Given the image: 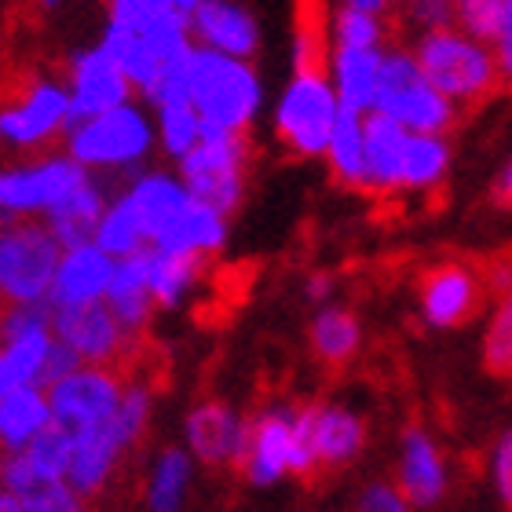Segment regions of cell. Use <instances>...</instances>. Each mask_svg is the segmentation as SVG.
<instances>
[{"label":"cell","instance_id":"obj_7","mask_svg":"<svg viewBox=\"0 0 512 512\" xmlns=\"http://www.w3.org/2000/svg\"><path fill=\"white\" fill-rule=\"evenodd\" d=\"M74 125L70 92L59 77H30L0 99V147L11 154H41Z\"/></svg>","mask_w":512,"mask_h":512},{"label":"cell","instance_id":"obj_18","mask_svg":"<svg viewBox=\"0 0 512 512\" xmlns=\"http://www.w3.org/2000/svg\"><path fill=\"white\" fill-rule=\"evenodd\" d=\"M191 37L198 48L235 59H256L264 48V26L246 0H198L191 15Z\"/></svg>","mask_w":512,"mask_h":512},{"label":"cell","instance_id":"obj_13","mask_svg":"<svg viewBox=\"0 0 512 512\" xmlns=\"http://www.w3.org/2000/svg\"><path fill=\"white\" fill-rule=\"evenodd\" d=\"M180 436V447L198 465H205V469H227V465H238L242 454H246L249 417L235 403H227V399H205V403H194L183 414Z\"/></svg>","mask_w":512,"mask_h":512},{"label":"cell","instance_id":"obj_57","mask_svg":"<svg viewBox=\"0 0 512 512\" xmlns=\"http://www.w3.org/2000/svg\"><path fill=\"white\" fill-rule=\"evenodd\" d=\"M26 512H30V509H26Z\"/></svg>","mask_w":512,"mask_h":512},{"label":"cell","instance_id":"obj_19","mask_svg":"<svg viewBox=\"0 0 512 512\" xmlns=\"http://www.w3.org/2000/svg\"><path fill=\"white\" fill-rule=\"evenodd\" d=\"M70 454H74V436L59 425L44 428L26 450L0 458V487L19 498H30L48 483H66Z\"/></svg>","mask_w":512,"mask_h":512},{"label":"cell","instance_id":"obj_22","mask_svg":"<svg viewBox=\"0 0 512 512\" xmlns=\"http://www.w3.org/2000/svg\"><path fill=\"white\" fill-rule=\"evenodd\" d=\"M128 454H132V447L118 436V428L110 425V417L96 428L74 432V454H70L66 483L81 498H96V494H103L110 487V480L118 476L121 461Z\"/></svg>","mask_w":512,"mask_h":512},{"label":"cell","instance_id":"obj_50","mask_svg":"<svg viewBox=\"0 0 512 512\" xmlns=\"http://www.w3.org/2000/svg\"><path fill=\"white\" fill-rule=\"evenodd\" d=\"M333 4H344V8H359V11H374V15H395L399 0H333Z\"/></svg>","mask_w":512,"mask_h":512},{"label":"cell","instance_id":"obj_25","mask_svg":"<svg viewBox=\"0 0 512 512\" xmlns=\"http://www.w3.org/2000/svg\"><path fill=\"white\" fill-rule=\"evenodd\" d=\"M143 264H147V286H150V297H154V308L180 311L205 282V264L209 260H202V256L194 253L143 249Z\"/></svg>","mask_w":512,"mask_h":512},{"label":"cell","instance_id":"obj_11","mask_svg":"<svg viewBox=\"0 0 512 512\" xmlns=\"http://www.w3.org/2000/svg\"><path fill=\"white\" fill-rule=\"evenodd\" d=\"M483 293L487 278L465 260L432 264L417 282V319L436 333L461 330L483 308Z\"/></svg>","mask_w":512,"mask_h":512},{"label":"cell","instance_id":"obj_49","mask_svg":"<svg viewBox=\"0 0 512 512\" xmlns=\"http://www.w3.org/2000/svg\"><path fill=\"white\" fill-rule=\"evenodd\" d=\"M494 202L505 205V209H512V154L505 158V165L498 169V176H494Z\"/></svg>","mask_w":512,"mask_h":512},{"label":"cell","instance_id":"obj_6","mask_svg":"<svg viewBox=\"0 0 512 512\" xmlns=\"http://www.w3.org/2000/svg\"><path fill=\"white\" fill-rule=\"evenodd\" d=\"M249 161H253L249 136H231V132L205 128L198 147L187 150L176 161V176L191 191V198L235 216L249 194Z\"/></svg>","mask_w":512,"mask_h":512},{"label":"cell","instance_id":"obj_20","mask_svg":"<svg viewBox=\"0 0 512 512\" xmlns=\"http://www.w3.org/2000/svg\"><path fill=\"white\" fill-rule=\"evenodd\" d=\"M118 191L125 194L128 205L136 209L139 224L147 231V249L154 246V242H161L165 231H169L183 216V209L191 205V191L183 187L176 169H139L121 183Z\"/></svg>","mask_w":512,"mask_h":512},{"label":"cell","instance_id":"obj_38","mask_svg":"<svg viewBox=\"0 0 512 512\" xmlns=\"http://www.w3.org/2000/svg\"><path fill=\"white\" fill-rule=\"evenodd\" d=\"M483 366L498 377H512V289L498 293L480 344Z\"/></svg>","mask_w":512,"mask_h":512},{"label":"cell","instance_id":"obj_32","mask_svg":"<svg viewBox=\"0 0 512 512\" xmlns=\"http://www.w3.org/2000/svg\"><path fill=\"white\" fill-rule=\"evenodd\" d=\"M198 461L183 447H161L147 469L143 483V509L147 512H183L191 502Z\"/></svg>","mask_w":512,"mask_h":512},{"label":"cell","instance_id":"obj_36","mask_svg":"<svg viewBox=\"0 0 512 512\" xmlns=\"http://www.w3.org/2000/svg\"><path fill=\"white\" fill-rule=\"evenodd\" d=\"M150 118H154V136H158V150L165 158L180 161L187 150L198 147L205 125L198 118V110L187 103V99H176V103H158L150 107Z\"/></svg>","mask_w":512,"mask_h":512},{"label":"cell","instance_id":"obj_47","mask_svg":"<svg viewBox=\"0 0 512 512\" xmlns=\"http://www.w3.org/2000/svg\"><path fill=\"white\" fill-rule=\"evenodd\" d=\"M77 366H81V359H77L66 344H59L55 341L52 344V355H48V363H44V377H41V384H52V381H59V377H66V374H74Z\"/></svg>","mask_w":512,"mask_h":512},{"label":"cell","instance_id":"obj_30","mask_svg":"<svg viewBox=\"0 0 512 512\" xmlns=\"http://www.w3.org/2000/svg\"><path fill=\"white\" fill-rule=\"evenodd\" d=\"M103 304H107L110 315L125 326L128 337L139 341V333L147 330L150 319H154V311H158L154 308V297H150V286H147V264H143V253L114 260V275H110Z\"/></svg>","mask_w":512,"mask_h":512},{"label":"cell","instance_id":"obj_23","mask_svg":"<svg viewBox=\"0 0 512 512\" xmlns=\"http://www.w3.org/2000/svg\"><path fill=\"white\" fill-rule=\"evenodd\" d=\"M311 432H315V450H319V469H348L363 458L370 428L366 417L348 403H311Z\"/></svg>","mask_w":512,"mask_h":512},{"label":"cell","instance_id":"obj_21","mask_svg":"<svg viewBox=\"0 0 512 512\" xmlns=\"http://www.w3.org/2000/svg\"><path fill=\"white\" fill-rule=\"evenodd\" d=\"M110 275H114V256L103 253L96 242H81V246L63 249L52 289H48V308L66 311L99 304V300L107 297Z\"/></svg>","mask_w":512,"mask_h":512},{"label":"cell","instance_id":"obj_16","mask_svg":"<svg viewBox=\"0 0 512 512\" xmlns=\"http://www.w3.org/2000/svg\"><path fill=\"white\" fill-rule=\"evenodd\" d=\"M52 308L48 304H4L0 315V352L19 384H41L52 355Z\"/></svg>","mask_w":512,"mask_h":512},{"label":"cell","instance_id":"obj_44","mask_svg":"<svg viewBox=\"0 0 512 512\" xmlns=\"http://www.w3.org/2000/svg\"><path fill=\"white\" fill-rule=\"evenodd\" d=\"M487 472H491L494 498L502 502L505 512H512V425L498 432L491 443V458H487Z\"/></svg>","mask_w":512,"mask_h":512},{"label":"cell","instance_id":"obj_33","mask_svg":"<svg viewBox=\"0 0 512 512\" xmlns=\"http://www.w3.org/2000/svg\"><path fill=\"white\" fill-rule=\"evenodd\" d=\"M322 161L330 165V176L348 191H366V114L341 107V118L333 125V136L322 150Z\"/></svg>","mask_w":512,"mask_h":512},{"label":"cell","instance_id":"obj_34","mask_svg":"<svg viewBox=\"0 0 512 512\" xmlns=\"http://www.w3.org/2000/svg\"><path fill=\"white\" fill-rule=\"evenodd\" d=\"M454 169V143L450 136L410 132L403 158V191L406 194H436Z\"/></svg>","mask_w":512,"mask_h":512},{"label":"cell","instance_id":"obj_39","mask_svg":"<svg viewBox=\"0 0 512 512\" xmlns=\"http://www.w3.org/2000/svg\"><path fill=\"white\" fill-rule=\"evenodd\" d=\"M326 15L319 4H308V11L297 19V30H293V41H289V52H293V70H322L326 66V55H330V30H326Z\"/></svg>","mask_w":512,"mask_h":512},{"label":"cell","instance_id":"obj_14","mask_svg":"<svg viewBox=\"0 0 512 512\" xmlns=\"http://www.w3.org/2000/svg\"><path fill=\"white\" fill-rule=\"evenodd\" d=\"M293 421H297V406L286 399L264 403L249 417L246 454L238 461L249 487L267 491L289 476V469H293Z\"/></svg>","mask_w":512,"mask_h":512},{"label":"cell","instance_id":"obj_10","mask_svg":"<svg viewBox=\"0 0 512 512\" xmlns=\"http://www.w3.org/2000/svg\"><path fill=\"white\" fill-rule=\"evenodd\" d=\"M44 392H48V406H52V425L66 428L74 436V432L103 425L118 410L125 377L118 374V366L81 363L74 374L44 384Z\"/></svg>","mask_w":512,"mask_h":512},{"label":"cell","instance_id":"obj_46","mask_svg":"<svg viewBox=\"0 0 512 512\" xmlns=\"http://www.w3.org/2000/svg\"><path fill=\"white\" fill-rule=\"evenodd\" d=\"M494 59H498V70H502V81L512 85V0L505 4V19H502V30L494 37Z\"/></svg>","mask_w":512,"mask_h":512},{"label":"cell","instance_id":"obj_53","mask_svg":"<svg viewBox=\"0 0 512 512\" xmlns=\"http://www.w3.org/2000/svg\"><path fill=\"white\" fill-rule=\"evenodd\" d=\"M0 512H26V502H22L19 494H11L0 487Z\"/></svg>","mask_w":512,"mask_h":512},{"label":"cell","instance_id":"obj_35","mask_svg":"<svg viewBox=\"0 0 512 512\" xmlns=\"http://www.w3.org/2000/svg\"><path fill=\"white\" fill-rule=\"evenodd\" d=\"M92 242L107 256H114V260L136 256L147 249V231H143L136 209L128 205V198L121 191H110V202H107V209H103V216H99Z\"/></svg>","mask_w":512,"mask_h":512},{"label":"cell","instance_id":"obj_2","mask_svg":"<svg viewBox=\"0 0 512 512\" xmlns=\"http://www.w3.org/2000/svg\"><path fill=\"white\" fill-rule=\"evenodd\" d=\"M63 150L92 176H103V180L125 176L128 180L132 172L147 169V161L158 150L150 107L139 99H128L121 107L92 114V118H74V125L63 136Z\"/></svg>","mask_w":512,"mask_h":512},{"label":"cell","instance_id":"obj_17","mask_svg":"<svg viewBox=\"0 0 512 512\" xmlns=\"http://www.w3.org/2000/svg\"><path fill=\"white\" fill-rule=\"evenodd\" d=\"M66 92H70V107H74V118H92V114H103V110H114L128 99H136L128 77L121 74V66L110 59L99 44L92 48H77L66 63L63 77Z\"/></svg>","mask_w":512,"mask_h":512},{"label":"cell","instance_id":"obj_40","mask_svg":"<svg viewBox=\"0 0 512 512\" xmlns=\"http://www.w3.org/2000/svg\"><path fill=\"white\" fill-rule=\"evenodd\" d=\"M198 0H107V22L125 26V30H143L147 22L176 15V19H191Z\"/></svg>","mask_w":512,"mask_h":512},{"label":"cell","instance_id":"obj_51","mask_svg":"<svg viewBox=\"0 0 512 512\" xmlns=\"http://www.w3.org/2000/svg\"><path fill=\"white\" fill-rule=\"evenodd\" d=\"M487 282H491V289H498V293L512 289V260H502V264H494L491 275H487Z\"/></svg>","mask_w":512,"mask_h":512},{"label":"cell","instance_id":"obj_28","mask_svg":"<svg viewBox=\"0 0 512 512\" xmlns=\"http://www.w3.org/2000/svg\"><path fill=\"white\" fill-rule=\"evenodd\" d=\"M231 242V216L220 213L216 205L198 202L191 198V205L183 209V216L165 231L161 242H154L150 249H169V253H194L202 260L220 256Z\"/></svg>","mask_w":512,"mask_h":512},{"label":"cell","instance_id":"obj_45","mask_svg":"<svg viewBox=\"0 0 512 512\" xmlns=\"http://www.w3.org/2000/svg\"><path fill=\"white\" fill-rule=\"evenodd\" d=\"M352 512H417V509L406 502L403 491L392 480H370L355 494Z\"/></svg>","mask_w":512,"mask_h":512},{"label":"cell","instance_id":"obj_55","mask_svg":"<svg viewBox=\"0 0 512 512\" xmlns=\"http://www.w3.org/2000/svg\"><path fill=\"white\" fill-rule=\"evenodd\" d=\"M0 315H4V300H0Z\"/></svg>","mask_w":512,"mask_h":512},{"label":"cell","instance_id":"obj_4","mask_svg":"<svg viewBox=\"0 0 512 512\" xmlns=\"http://www.w3.org/2000/svg\"><path fill=\"white\" fill-rule=\"evenodd\" d=\"M337 118H341V99L333 92L326 70H289L286 85L278 88V96L267 107L278 147H286L300 161L322 158Z\"/></svg>","mask_w":512,"mask_h":512},{"label":"cell","instance_id":"obj_9","mask_svg":"<svg viewBox=\"0 0 512 512\" xmlns=\"http://www.w3.org/2000/svg\"><path fill=\"white\" fill-rule=\"evenodd\" d=\"M63 246L44 220L0 224V300L4 304H48Z\"/></svg>","mask_w":512,"mask_h":512},{"label":"cell","instance_id":"obj_24","mask_svg":"<svg viewBox=\"0 0 512 512\" xmlns=\"http://www.w3.org/2000/svg\"><path fill=\"white\" fill-rule=\"evenodd\" d=\"M308 348L330 370L352 366L366 348V330L359 311L341 304V300L319 304V308L311 311V322H308Z\"/></svg>","mask_w":512,"mask_h":512},{"label":"cell","instance_id":"obj_5","mask_svg":"<svg viewBox=\"0 0 512 512\" xmlns=\"http://www.w3.org/2000/svg\"><path fill=\"white\" fill-rule=\"evenodd\" d=\"M384 114L406 132H428V136H450V128L458 125L461 110L439 92L417 66L414 52L403 44H388L381 55V77H377L374 110Z\"/></svg>","mask_w":512,"mask_h":512},{"label":"cell","instance_id":"obj_31","mask_svg":"<svg viewBox=\"0 0 512 512\" xmlns=\"http://www.w3.org/2000/svg\"><path fill=\"white\" fill-rule=\"evenodd\" d=\"M44 428H52V406L44 384H19L8 395H0V450L19 454L41 436Z\"/></svg>","mask_w":512,"mask_h":512},{"label":"cell","instance_id":"obj_1","mask_svg":"<svg viewBox=\"0 0 512 512\" xmlns=\"http://www.w3.org/2000/svg\"><path fill=\"white\" fill-rule=\"evenodd\" d=\"M187 99L205 128L249 136L267 114V85L256 59H235L194 44L187 55Z\"/></svg>","mask_w":512,"mask_h":512},{"label":"cell","instance_id":"obj_26","mask_svg":"<svg viewBox=\"0 0 512 512\" xmlns=\"http://www.w3.org/2000/svg\"><path fill=\"white\" fill-rule=\"evenodd\" d=\"M410 132L384 114H366V194L403 191V158Z\"/></svg>","mask_w":512,"mask_h":512},{"label":"cell","instance_id":"obj_8","mask_svg":"<svg viewBox=\"0 0 512 512\" xmlns=\"http://www.w3.org/2000/svg\"><path fill=\"white\" fill-rule=\"evenodd\" d=\"M88 176L92 172L81 169L66 150L33 154V158L0 165V224L44 220V213L55 209Z\"/></svg>","mask_w":512,"mask_h":512},{"label":"cell","instance_id":"obj_43","mask_svg":"<svg viewBox=\"0 0 512 512\" xmlns=\"http://www.w3.org/2000/svg\"><path fill=\"white\" fill-rule=\"evenodd\" d=\"M319 469V450H315V432H311V403L297 406V421H293V469L289 476L308 480Z\"/></svg>","mask_w":512,"mask_h":512},{"label":"cell","instance_id":"obj_29","mask_svg":"<svg viewBox=\"0 0 512 512\" xmlns=\"http://www.w3.org/2000/svg\"><path fill=\"white\" fill-rule=\"evenodd\" d=\"M381 55L384 48H330L326 55V77L333 92L341 99V107L370 114L374 110L377 77H381Z\"/></svg>","mask_w":512,"mask_h":512},{"label":"cell","instance_id":"obj_27","mask_svg":"<svg viewBox=\"0 0 512 512\" xmlns=\"http://www.w3.org/2000/svg\"><path fill=\"white\" fill-rule=\"evenodd\" d=\"M107 202H110L107 180H103V176H88V180L66 194L55 209L44 213V227L52 231L55 242H59L63 249L81 246V242H92L96 224H99V216H103V209H107Z\"/></svg>","mask_w":512,"mask_h":512},{"label":"cell","instance_id":"obj_56","mask_svg":"<svg viewBox=\"0 0 512 512\" xmlns=\"http://www.w3.org/2000/svg\"><path fill=\"white\" fill-rule=\"evenodd\" d=\"M0 458H4V450H0Z\"/></svg>","mask_w":512,"mask_h":512},{"label":"cell","instance_id":"obj_15","mask_svg":"<svg viewBox=\"0 0 512 512\" xmlns=\"http://www.w3.org/2000/svg\"><path fill=\"white\" fill-rule=\"evenodd\" d=\"M52 333L55 341L66 344L85 366H118L128 348L136 344L103 300L85 304V308L52 311Z\"/></svg>","mask_w":512,"mask_h":512},{"label":"cell","instance_id":"obj_37","mask_svg":"<svg viewBox=\"0 0 512 512\" xmlns=\"http://www.w3.org/2000/svg\"><path fill=\"white\" fill-rule=\"evenodd\" d=\"M326 30H330V48H388V19L374 11L333 4L326 15Z\"/></svg>","mask_w":512,"mask_h":512},{"label":"cell","instance_id":"obj_42","mask_svg":"<svg viewBox=\"0 0 512 512\" xmlns=\"http://www.w3.org/2000/svg\"><path fill=\"white\" fill-rule=\"evenodd\" d=\"M395 15L410 33L447 30L454 26V0H399Z\"/></svg>","mask_w":512,"mask_h":512},{"label":"cell","instance_id":"obj_54","mask_svg":"<svg viewBox=\"0 0 512 512\" xmlns=\"http://www.w3.org/2000/svg\"><path fill=\"white\" fill-rule=\"evenodd\" d=\"M37 4H41V8L52 11V8H59V4H66V0H37Z\"/></svg>","mask_w":512,"mask_h":512},{"label":"cell","instance_id":"obj_48","mask_svg":"<svg viewBox=\"0 0 512 512\" xmlns=\"http://www.w3.org/2000/svg\"><path fill=\"white\" fill-rule=\"evenodd\" d=\"M337 297V275H330V271H311L308 278H304V300L308 304H330V300Z\"/></svg>","mask_w":512,"mask_h":512},{"label":"cell","instance_id":"obj_41","mask_svg":"<svg viewBox=\"0 0 512 512\" xmlns=\"http://www.w3.org/2000/svg\"><path fill=\"white\" fill-rule=\"evenodd\" d=\"M509 0H454V26L483 44H494Z\"/></svg>","mask_w":512,"mask_h":512},{"label":"cell","instance_id":"obj_3","mask_svg":"<svg viewBox=\"0 0 512 512\" xmlns=\"http://www.w3.org/2000/svg\"><path fill=\"white\" fill-rule=\"evenodd\" d=\"M410 52H414L421 74L458 110L476 107V103L491 96L494 88L505 85L491 44L476 41V37H469L458 26L414 33Z\"/></svg>","mask_w":512,"mask_h":512},{"label":"cell","instance_id":"obj_52","mask_svg":"<svg viewBox=\"0 0 512 512\" xmlns=\"http://www.w3.org/2000/svg\"><path fill=\"white\" fill-rule=\"evenodd\" d=\"M11 388H19V377L11 374L8 359H4V352H0V395H8Z\"/></svg>","mask_w":512,"mask_h":512},{"label":"cell","instance_id":"obj_12","mask_svg":"<svg viewBox=\"0 0 512 512\" xmlns=\"http://www.w3.org/2000/svg\"><path fill=\"white\" fill-rule=\"evenodd\" d=\"M450 458L436 432L425 425H406L395 439V476L392 483L417 512H428L447 502L450 494Z\"/></svg>","mask_w":512,"mask_h":512}]
</instances>
